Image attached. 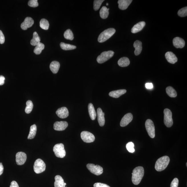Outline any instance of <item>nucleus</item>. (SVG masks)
Returning <instances> with one entry per match:
<instances>
[{
  "instance_id": "2",
  "label": "nucleus",
  "mask_w": 187,
  "mask_h": 187,
  "mask_svg": "<svg viewBox=\"0 0 187 187\" xmlns=\"http://www.w3.org/2000/svg\"><path fill=\"white\" fill-rule=\"evenodd\" d=\"M170 162V159L167 156L160 158L156 162L155 165L156 170L161 172L165 170L167 168Z\"/></svg>"
},
{
  "instance_id": "10",
  "label": "nucleus",
  "mask_w": 187,
  "mask_h": 187,
  "mask_svg": "<svg viewBox=\"0 0 187 187\" xmlns=\"http://www.w3.org/2000/svg\"><path fill=\"white\" fill-rule=\"evenodd\" d=\"M81 136L82 140L86 143L93 142L95 140V136L94 135L88 131L82 132L81 133Z\"/></svg>"
},
{
  "instance_id": "35",
  "label": "nucleus",
  "mask_w": 187,
  "mask_h": 187,
  "mask_svg": "<svg viewBox=\"0 0 187 187\" xmlns=\"http://www.w3.org/2000/svg\"><path fill=\"white\" fill-rule=\"evenodd\" d=\"M27 106L25 109V112L26 113L29 114L31 113L33 109V104L32 101L29 100L27 101Z\"/></svg>"
},
{
  "instance_id": "16",
  "label": "nucleus",
  "mask_w": 187,
  "mask_h": 187,
  "mask_svg": "<svg viewBox=\"0 0 187 187\" xmlns=\"http://www.w3.org/2000/svg\"><path fill=\"white\" fill-rule=\"evenodd\" d=\"M173 44L176 48H182L185 46V42L180 37H176L173 39Z\"/></svg>"
},
{
  "instance_id": "18",
  "label": "nucleus",
  "mask_w": 187,
  "mask_h": 187,
  "mask_svg": "<svg viewBox=\"0 0 187 187\" xmlns=\"http://www.w3.org/2000/svg\"><path fill=\"white\" fill-rule=\"evenodd\" d=\"M165 56L168 62L172 64H174L178 61V58L172 52H167L166 53Z\"/></svg>"
},
{
  "instance_id": "40",
  "label": "nucleus",
  "mask_w": 187,
  "mask_h": 187,
  "mask_svg": "<svg viewBox=\"0 0 187 187\" xmlns=\"http://www.w3.org/2000/svg\"><path fill=\"white\" fill-rule=\"evenodd\" d=\"M178 183L179 181L178 178H175L174 179L171 183L170 187H178Z\"/></svg>"
},
{
  "instance_id": "27",
  "label": "nucleus",
  "mask_w": 187,
  "mask_h": 187,
  "mask_svg": "<svg viewBox=\"0 0 187 187\" xmlns=\"http://www.w3.org/2000/svg\"><path fill=\"white\" fill-rule=\"evenodd\" d=\"M40 37L37 32H34L33 34V37L31 41V44L33 46H36L40 42Z\"/></svg>"
},
{
  "instance_id": "11",
  "label": "nucleus",
  "mask_w": 187,
  "mask_h": 187,
  "mask_svg": "<svg viewBox=\"0 0 187 187\" xmlns=\"http://www.w3.org/2000/svg\"><path fill=\"white\" fill-rule=\"evenodd\" d=\"M27 159V156L25 153L17 152L16 155V161L18 165H22L25 163Z\"/></svg>"
},
{
  "instance_id": "45",
  "label": "nucleus",
  "mask_w": 187,
  "mask_h": 187,
  "mask_svg": "<svg viewBox=\"0 0 187 187\" xmlns=\"http://www.w3.org/2000/svg\"><path fill=\"white\" fill-rule=\"evenodd\" d=\"M145 86L146 88L148 89H152L153 87V86L152 83H147L146 84Z\"/></svg>"
},
{
  "instance_id": "29",
  "label": "nucleus",
  "mask_w": 187,
  "mask_h": 187,
  "mask_svg": "<svg viewBox=\"0 0 187 187\" xmlns=\"http://www.w3.org/2000/svg\"><path fill=\"white\" fill-rule=\"evenodd\" d=\"M108 10L105 6H103L100 10V14L101 18L106 19L108 17L109 15Z\"/></svg>"
},
{
  "instance_id": "15",
  "label": "nucleus",
  "mask_w": 187,
  "mask_h": 187,
  "mask_svg": "<svg viewBox=\"0 0 187 187\" xmlns=\"http://www.w3.org/2000/svg\"><path fill=\"white\" fill-rule=\"evenodd\" d=\"M56 113L59 117L61 118H67L69 115L68 109L65 107L58 109L56 112Z\"/></svg>"
},
{
  "instance_id": "23",
  "label": "nucleus",
  "mask_w": 187,
  "mask_h": 187,
  "mask_svg": "<svg viewBox=\"0 0 187 187\" xmlns=\"http://www.w3.org/2000/svg\"><path fill=\"white\" fill-rule=\"evenodd\" d=\"M55 187H65L64 180L61 176L57 175L55 177Z\"/></svg>"
},
{
  "instance_id": "47",
  "label": "nucleus",
  "mask_w": 187,
  "mask_h": 187,
  "mask_svg": "<svg viewBox=\"0 0 187 187\" xmlns=\"http://www.w3.org/2000/svg\"><path fill=\"white\" fill-rule=\"evenodd\" d=\"M106 5L107 6H108V3H106Z\"/></svg>"
},
{
  "instance_id": "24",
  "label": "nucleus",
  "mask_w": 187,
  "mask_h": 187,
  "mask_svg": "<svg viewBox=\"0 0 187 187\" xmlns=\"http://www.w3.org/2000/svg\"><path fill=\"white\" fill-rule=\"evenodd\" d=\"M60 67L59 63L55 61L52 62L50 66V69L53 74H57L58 72Z\"/></svg>"
},
{
  "instance_id": "48",
  "label": "nucleus",
  "mask_w": 187,
  "mask_h": 187,
  "mask_svg": "<svg viewBox=\"0 0 187 187\" xmlns=\"http://www.w3.org/2000/svg\"><path fill=\"white\" fill-rule=\"evenodd\" d=\"M65 186H66V183H65Z\"/></svg>"
},
{
  "instance_id": "22",
  "label": "nucleus",
  "mask_w": 187,
  "mask_h": 187,
  "mask_svg": "<svg viewBox=\"0 0 187 187\" xmlns=\"http://www.w3.org/2000/svg\"><path fill=\"white\" fill-rule=\"evenodd\" d=\"M126 89H120V90L113 91L109 93V95L110 97L115 98H118L120 96L126 93Z\"/></svg>"
},
{
  "instance_id": "28",
  "label": "nucleus",
  "mask_w": 187,
  "mask_h": 187,
  "mask_svg": "<svg viewBox=\"0 0 187 187\" xmlns=\"http://www.w3.org/2000/svg\"><path fill=\"white\" fill-rule=\"evenodd\" d=\"M37 131V127L35 124L32 125L30 128V132L29 134L27 139H33L35 136Z\"/></svg>"
},
{
  "instance_id": "20",
  "label": "nucleus",
  "mask_w": 187,
  "mask_h": 187,
  "mask_svg": "<svg viewBox=\"0 0 187 187\" xmlns=\"http://www.w3.org/2000/svg\"><path fill=\"white\" fill-rule=\"evenodd\" d=\"M132 1V0H119L118 1V8L122 10L126 9Z\"/></svg>"
},
{
  "instance_id": "12",
  "label": "nucleus",
  "mask_w": 187,
  "mask_h": 187,
  "mask_svg": "<svg viewBox=\"0 0 187 187\" xmlns=\"http://www.w3.org/2000/svg\"><path fill=\"white\" fill-rule=\"evenodd\" d=\"M133 118V115L131 113L126 114L122 118L120 122V126L122 127H124L127 126L132 121Z\"/></svg>"
},
{
  "instance_id": "34",
  "label": "nucleus",
  "mask_w": 187,
  "mask_h": 187,
  "mask_svg": "<svg viewBox=\"0 0 187 187\" xmlns=\"http://www.w3.org/2000/svg\"><path fill=\"white\" fill-rule=\"evenodd\" d=\"M65 38L67 40H73L74 39V35L72 31L70 29H68L65 31L64 33Z\"/></svg>"
},
{
  "instance_id": "13",
  "label": "nucleus",
  "mask_w": 187,
  "mask_h": 187,
  "mask_svg": "<svg viewBox=\"0 0 187 187\" xmlns=\"http://www.w3.org/2000/svg\"><path fill=\"white\" fill-rule=\"evenodd\" d=\"M34 23L33 19L30 17H26L24 22L21 24V27L23 30H27V29L32 27Z\"/></svg>"
},
{
  "instance_id": "19",
  "label": "nucleus",
  "mask_w": 187,
  "mask_h": 187,
  "mask_svg": "<svg viewBox=\"0 0 187 187\" xmlns=\"http://www.w3.org/2000/svg\"><path fill=\"white\" fill-rule=\"evenodd\" d=\"M146 23L144 21L140 22L133 26L131 29L132 33H136L140 31L145 26Z\"/></svg>"
},
{
  "instance_id": "25",
  "label": "nucleus",
  "mask_w": 187,
  "mask_h": 187,
  "mask_svg": "<svg viewBox=\"0 0 187 187\" xmlns=\"http://www.w3.org/2000/svg\"><path fill=\"white\" fill-rule=\"evenodd\" d=\"M89 112L91 119L93 120L95 119L96 117V113L94 106L92 103H89L88 105Z\"/></svg>"
},
{
  "instance_id": "9",
  "label": "nucleus",
  "mask_w": 187,
  "mask_h": 187,
  "mask_svg": "<svg viewBox=\"0 0 187 187\" xmlns=\"http://www.w3.org/2000/svg\"><path fill=\"white\" fill-rule=\"evenodd\" d=\"M87 167L91 173L96 175H100L103 173V168L98 165H95L94 164H87Z\"/></svg>"
},
{
  "instance_id": "21",
  "label": "nucleus",
  "mask_w": 187,
  "mask_h": 187,
  "mask_svg": "<svg viewBox=\"0 0 187 187\" xmlns=\"http://www.w3.org/2000/svg\"><path fill=\"white\" fill-rule=\"evenodd\" d=\"M133 47L135 48V55L138 56L140 54L142 50V42L139 40H136L133 44Z\"/></svg>"
},
{
  "instance_id": "33",
  "label": "nucleus",
  "mask_w": 187,
  "mask_h": 187,
  "mask_svg": "<svg viewBox=\"0 0 187 187\" xmlns=\"http://www.w3.org/2000/svg\"><path fill=\"white\" fill-rule=\"evenodd\" d=\"M40 27L43 30H48L49 28V24L46 19H43L40 21Z\"/></svg>"
},
{
  "instance_id": "17",
  "label": "nucleus",
  "mask_w": 187,
  "mask_h": 187,
  "mask_svg": "<svg viewBox=\"0 0 187 187\" xmlns=\"http://www.w3.org/2000/svg\"><path fill=\"white\" fill-rule=\"evenodd\" d=\"M97 115L99 125L100 126H103L105 123L104 113H103L101 108H98L97 109Z\"/></svg>"
},
{
  "instance_id": "1",
  "label": "nucleus",
  "mask_w": 187,
  "mask_h": 187,
  "mask_svg": "<svg viewBox=\"0 0 187 187\" xmlns=\"http://www.w3.org/2000/svg\"><path fill=\"white\" fill-rule=\"evenodd\" d=\"M132 180L133 184H139L144 175V168L142 167L138 166L136 167L133 170Z\"/></svg>"
},
{
  "instance_id": "39",
  "label": "nucleus",
  "mask_w": 187,
  "mask_h": 187,
  "mask_svg": "<svg viewBox=\"0 0 187 187\" xmlns=\"http://www.w3.org/2000/svg\"><path fill=\"white\" fill-rule=\"evenodd\" d=\"M28 5L31 7H36L38 6L39 4L37 0H30L29 1Z\"/></svg>"
},
{
  "instance_id": "4",
  "label": "nucleus",
  "mask_w": 187,
  "mask_h": 187,
  "mask_svg": "<svg viewBox=\"0 0 187 187\" xmlns=\"http://www.w3.org/2000/svg\"><path fill=\"white\" fill-rule=\"evenodd\" d=\"M164 124L167 127H171L173 124L172 112L169 109L166 108L164 110Z\"/></svg>"
},
{
  "instance_id": "8",
  "label": "nucleus",
  "mask_w": 187,
  "mask_h": 187,
  "mask_svg": "<svg viewBox=\"0 0 187 187\" xmlns=\"http://www.w3.org/2000/svg\"><path fill=\"white\" fill-rule=\"evenodd\" d=\"M145 127L148 134L151 138L155 137V128L153 122L152 120L148 119L145 122Z\"/></svg>"
},
{
  "instance_id": "26",
  "label": "nucleus",
  "mask_w": 187,
  "mask_h": 187,
  "mask_svg": "<svg viewBox=\"0 0 187 187\" xmlns=\"http://www.w3.org/2000/svg\"><path fill=\"white\" fill-rule=\"evenodd\" d=\"M130 63L129 58L124 57L120 58L118 61V64L121 67H126L129 65Z\"/></svg>"
},
{
  "instance_id": "14",
  "label": "nucleus",
  "mask_w": 187,
  "mask_h": 187,
  "mask_svg": "<svg viewBox=\"0 0 187 187\" xmlns=\"http://www.w3.org/2000/svg\"><path fill=\"white\" fill-rule=\"evenodd\" d=\"M68 126V123L66 121L56 122H55L53 128L55 130L61 131L64 130Z\"/></svg>"
},
{
  "instance_id": "3",
  "label": "nucleus",
  "mask_w": 187,
  "mask_h": 187,
  "mask_svg": "<svg viewBox=\"0 0 187 187\" xmlns=\"http://www.w3.org/2000/svg\"><path fill=\"white\" fill-rule=\"evenodd\" d=\"M116 32L114 28H109L106 29L102 32L99 35L98 41L100 43H103L106 41L113 36Z\"/></svg>"
},
{
  "instance_id": "38",
  "label": "nucleus",
  "mask_w": 187,
  "mask_h": 187,
  "mask_svg": "<svg viewBox=\"0 0 187 187\" xmlns=\"http://www.w3.org/2000/svg\"><path fill=\"white\" fill-rule=\"evenodd\" d=\"M134 147V144L132 142H128L126 145V149L130 152L133 153L135 152Z\"/></svg>"
},
{
  "instance_id": "41",
  "label": "nucleus",
  "mask_w": 187,
  "mask_h": 187,
  "mask_svg": "<svg viewBox=\"0 0 187 187\" xmlns=\"http://www.w3.org/2000/svg\"><path fill=\"white\" fill-rule=\"evenodd\" d=\"M94 187H110L108 185L105 184L96 183L94 184Z\"/></svg>"
},
{
  "instance_id": "30",
  "label": "nucleus",
  "mask_w": 187,
  "mask_h": 187,
  "mask_svg": "<svg viewBox=\"0 0 187 187\" xmlns=\"http://www.w3.org/2000/svg\"><path fill=\"white\" fill-rule=\"evenodd\" d=\"M60 46L62 49L65 50H72L76 48V47L75 45L68 44L63 42H61L60 44Z\"/></svg>"
},
{
  "instance_id": "37",
  "label": "nucleus",
  "mask_w": 187,
  "mask_h": 187,
  "mask_svg": "<svg viewBox=\"0 0 187 187\" xmlns=\"http://www.w3.org/2000/svg\"><path fill=\"white\" fill-rule=\"evenodd\" d=\"M178 14L180 17H186L187 15V7L182 8L178 11Z\"/></svg>"
},
{
  "instance_id": "43",
  "label": "nucleus",
  "mask_w": 187,
  "mask_h": 187,
  "mask_svg": "<svg viewBox=\"0 0 187 187\" xmlns=\"http://www.w3.org/2000/svg\"><path fill=\"white\" fill-rule=\"evenodd\" d=\"M5 78L3 76H0V86L4 84Z\"/></svg>"
},
{
  "instance_id": "42",
  "label": "nucleus",
  "mask_w": 187,
  "mask_h": 187,
  "mask_svg": "<svg viewBox=\"0 0 187 187\" xmlns=\"http://www.w3.org/2000/svg\"><path fill=\"white\" fill-rule=\"evenodd\" d=\"M5 37L1 31L0 30V44H3L5 42Z\"/></svg>"
},
{
  "instance_id": "46",
  "label": "nucleus",
  "mask_w": 187,
  "mask_h": 187,
  "mask_svg": "<svg viewBox=\"0 0 187 187\" xmlns=\"http://www.w3.org/2000/svg\"><path fill=\"white\" fill-rule=\"evenodd\" d=\"M4 171V167L2 163H0V175H1L3 173Z\"/></svg>"
},
{
  "instance_id": "36",
  "label": "nucleus",
  "mask_w": 187,
  "mask_h": 187,
  "mask_svg": "<svg viewBox=\"0 0 187 187\" xmlns=\"http://www.w3.org/2000/svg\"><path fill=\"white\" fill-rule=\"evenodd\" d=\"M104 1V0H95L94 1V9L97 11L100 9L102 3Z\"/></svg>"
},
{
  "instance_id": "7",
  "label": "nucleus",
  "mask_w": 187,
  "mask_h": 187,
  "mask_svg": "<svg viewBox=\"0 0 187 187\" xmlns=\"http://www.w3.org/2000/svg\"><path fill=\"white\" fill-rule=\"evenodd\" d=\"M46 165L41 159H38L35 161L34 165V170L36 173L40 174L45 171Z\"/></svg>"
},
{
  "instance_id": "44",
  "label": "nucleus",
  "mask_w": 187,
  "mask_h": 187,
  "mask_svg": "<svg viewBox=\"0 0 187 187\" xmlns=\"http://www.w3.org/2000/svg\"><path fill=\"white\" fill-rule=\"evenodd\" d=\"M10 187H19L18 184L15 181H13L11 183Z\"/></svg>"
},
{
  "instance_id": "5",
  "label": "nucleus",
  "mask_w": 187,
  "mask_h": 187,
  "mask_svg": "<svg viewBox=\"0 0 187 187\" xmlns=\"http://www.w3.org/2000/svg\"><path fill=\"white\" fill-rule=\"evenodd\" d=\"M53 151L55 155L57 157L63 158L65 156L66 152L64 146L63 144H56L53 147Z\"/></svg>"
},
{
  "instance_id": "6",
  "label": "nucleus",
  "mask_w": 187,
  "mask_h": 187,
  "mask_svg": "<svg viewBox=\"0 0 187 187\" xmlns=\"http://www.w3.org/2000/svg\"><path fill=\"white\" fill-rule=\"evenodd\" d=\"M114 52L108 51L103 52L97 58V61L99 63H103L105 62L113 56Z\"/></svg>"
},
{
  "instance_id": "32",
  "label": "nucleus",
  "mask_w": 187,
  "mask_h": 187,
  "mask_svg": "<svg viewBox=\"0 0 187 187\" xmlns=\"http://www.w3.org/2000/svg\"><path fill=\"white\" fill-rule=\"evenodd\" d=\"M45 45L43 43H40L36 46L34 50V53L36 55H40L45 48Z\"/></svg>"
},
{
  "instance_id": "31",
  "label": "nucleus",
  "mask_w": 187,
  "mask_h": 187,
  "mask_svg": "<svg viewBox=\"0 0 187 187\" xmlns=\"http://www.w3.org/2000/svg\"><path fill=\"white\" fill-rule=\"evenodd\" d=\"M166 92L167 95L171 97H175L177 95L176 92L173 87H171L166 88Z\"/></svg>"
}]
</instances>
